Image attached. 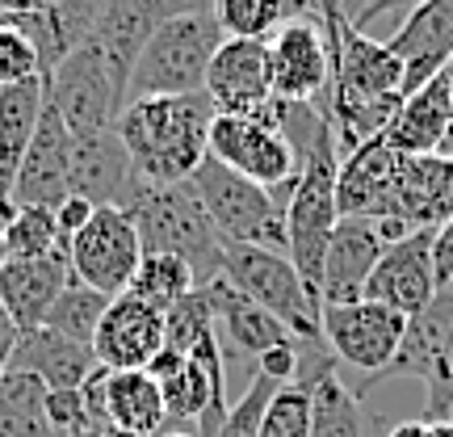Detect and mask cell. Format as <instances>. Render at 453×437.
I'll use <instances>...</instances> for the list:
<instances>
[{
	"label": "cell",
	"instance_id": "cell-25",
	"mask_svg": "<svg viewBox=\"0 0 453 437\" xmlns=\"http://www.w3.org/2000/svg\"><path fill=\"white\" fill-rule=\"evenodd\" d=\"M399 156H433L453 139V101H449V81L445 72L416 89L411 98L399 101V110L390 118V127L382 130Z\"/></svg>",
	"mask_w": 453,
	"mask_h": 437
},
{
	"label": "cell",
	"instance_id": "cell-14",
	"mask_svg": "<svg viewBox=\"0 0 453 437\" xmlns=\"http://www.w3.org/2000/svg\"><path fill=\"white\" fill-rule=\"evenodd\" d=\"M189 0H105L97 30H93V47L101 51V59L110 64V72L127 84L130 98V72L143 55L147 38L160 30L164 21H173L177 13H189Z\"/></svg>",
	"mask_w": 453,
	"mask_h": 437
},
{
	"label": "cell",
	"instance_id": "cell-24",
	"mask_svg": "<svg viewBox=\"0 0 453 437\" xmlns=\"http://www.w3.org/2000/svg\"><path fill=\"white\" fill-rule=\"evenodd\" d=\"M72 282V261L67 253H50L38 261H4L0 269V303L17 320L21 332L47 324V311Z\"/></svg>",
	"mask_w": 453,
	"mask_h": 437
},
{
	"label": "cell",
	"instance_id": "cell-48",
	"mask_svg": "<svg viewBox=\"0 0 453 437\" xmlns=\"http://www.w3.org/2000/svg\"><path fill=\"white\" fill-rule=\"evenodd\" d=\"M47 0H0V21L4 17H17V13H34V9H42Z\"/></svg>",
	"mask_w": 453,
	"mask_h": 437
},
{
	"label": "cell",
	"instance_id": "cell-42",
	"mask_svg": "<svg viewBox=\"0 0 453 437\" xmlns=\"http://www.w3.org/2000/svg\"><path fill=\"white\" fill-rule=\"evenodd\" d=\"M93 211H97V207H93L88 198H81V194H67L64 202L55 207V219H59V231L67 236V244H72V236H76V231L93 219Z\"/></svg>",
	"mask_w": 453,
	"mask_h": 437
},
{
	"label": "cell",
	"instance_id": "cell-49",
	"mask_svg": "<svg viewBox=\"0 0 453 437\" xmlns=\"http://www.w3.org/2000/svg\"><path fill=\"white\" fill-rule=\"evenodd\" d=\"M433 425V437H453V421H428Z\"/></svg>",
	"mask_w": 453,
	"mask_h": 437
},
{
	"label": "cell",
	"instance_id": "cell-5",
	"mask_svg": "<svg viewBox=\"0 0 453 437\" xmlns=\"http://www.w3.org/2000/svg\"><path fill=\"white\" fill-rule=\"evenodd\" d=\"M189 185L202 198L223 244H257V248L286 253V202L269 185L240 177L235 168L219 164L214 156L197 164Z\"/></svg>",
	"mask_w": 453,
	"mask_h": 437
},
{
	"label": "cell",
	"instance_id": "cell-7",
	"mask_svg": "<svg viewBox=\"0 0 453 437\" xmlns=\"http://www.w3.org/2000/svg\"><path fill=\"white\" fill-rule=\"evenodd\" d=\"M407 316L378 299H357V303H327L324 308V340L340 366H353L365 374L357 387V400L390 371V362L403 345Z\"/></svg>",
	"mask_w": 453,
	"mask_h": 437
},
{
	"label": "cell",
	"instance_id": "cell-18",
	"mask_svg": "<svg viewBox=\"0 0 453 437\" xmlns=\"http://www.w3.org/2000/svg\"><path fill=\"white\" fill-rule=\"evenodd\" d=\"M273 93L281 101H319L332 84V55L319 21H286L269 38Z\"/></svg>",
	"mask_w": 453,
	"mask_h": 437
},
{
	"label": "cell",
	"instance_id": "cell-4",
	"mask_svg": "<svg viewBox=\"0 0 453 437\" xmlns=\"http://www.w3.org/2000/svg\"><path fill=\"white\" fill-rule=\"evenodd\" d=\"M223 26L211 9H189L164 21L147 38L139 64L130 72V101L143 98H180V93H206L214 51L223 47Z\"/></svg>",
	"mask_w": 453,
	"mask_h": 437
},
{
	"label": "cell",
	"instance_id": "cell-52",
	"mask_svg": "<svg viewBox=\"0 0 453 437\" xmlns=\"http://www.w3.org/2000/svg\"><path fill=\"white\" fill-rule=\"evenodd\" d=\"M445 81H449V101H453V59L445 64Z\"/></svg>",
	"mask_w": 453,
	"mask_h": 437
},
{
	"label": "cell",
	"instance_id": "cell-16",
	"mask_svg": "<svg viewBox=\"0 0 453 437\" xmlns=\"http://www.w3.org/2000/svg\"><path fill=\"white\" fill-rule=\"evenodd\" d=\"M72 130H67L64 113L50 105L42 110V122L34 130L26 156L13 173V198L17 207H59L72 190H67V177H72Z\"/></svg>",
	"mask_w": 453,
	"mask_h": 437
},
{
	"label": "cell",
	"instance_id": "cell-22",
	"mask_svg": "<svg viewBox=\"0 0 453 437\" xmlns=\"http://www.w3.org/2000/svg\"><path fill=\"white\" fill-rule=\"evenodd\" d=\"M395 168H399V152L382 135L357 144L340 160V177H336L340 215L390 219V211H395Z\"/></svg>",
	"mask_w": 453,
	"mask_h": 437
},
{
	"label": "cell",
	"instance_id": "cell-51",
	"mask_svg": "<svg viewBox=\"0 0 453 437\" xmlns=\"http://www.w3.org/2000/svg\"><path fill=\"white\" fill-rule=\"evenodd\" d=\"M4 261H9V248H4V231H0V269H4Z\"/></svg>",
	"mask_w": 453,
	"mask_h": 437
},
{
	"label": "cell",
	"instance_id": "cell-41",
	"mask_svg": "<svg viewBox=\"0 0 453 437\" xmlns=\"http://www.w3.org/2000/svg\"><path fill=\"white\" fill-rule=\"evenodd\" d=\"M433 274H437V291L453 282V219L433 227Z\"/></svg>",
	"mask_w": 453,
	"mask_h": 437
},
{
	"label": "cell",
	"instance_id": "cell-45",
	"mask_svg": "<svg viewBox=\"0 0 453 437\" xmlns=\"http://www.w3.org/2000/svg\"><path fill=\"white\" fill-rule=\"evenodd\" d=\"M17 215V198H13V173L0 168V231L9 227V219Z\"/></svg>",
	"mask_w": 453,
	"mask_h": 437
},
{
	"label": "cell",
	"instance_id": "cell-28",
	"mask_svg": "<svg viewBox=\"0 0 453 437\" xmlns=\"http://www.w3.org/2000/svg\"><path fill=\"white\" fill-rule=\"evenodd\" d=\"M105 417L134 437H160L168 429L160 383L147 371H110L105 378Z\"/></svg>",
	"mask_w": 453,
	"mask_h": 437
},
{
	"label": "cell",
	"instance_id": "cell-12",
	"mask_svg": "<svg viewBox=\"0 0 453 437\" xmlns=\"http://www.w3.org/2000/svg\"><path fill=\"white\" fill-rule=\"evenodd\" d=\"M143 185L147 181L139 177V168L130 160L118 127L72 139V177H67L72 194L88 198L93 207H122V211H130V202L143 194Z\"/></svg>",
	"mask_w": 453,
	"mask_h": 437
},
{
	"label": "cell",
	"instance_id": "cell-44",
	"mask_svg": "<svg viewBox=\"0 0 453 437\" xmlns=\"http://www.w3.org/2000/svg\"><path fill=\"white\" fill-rule=\"evenodd\" d=\"M416 4H424V0H365V9L357 13V21H353V26H357V30H365V26H370L373 17L395 13V9H403V13H411Z\"/></svg>",
	"mask_w": 453,
	"mask_h": 437
},
{
	"label": "cell",
	"instance_id": "cell-54",
	"mask_svg": "<svg viewBox=\"0 0 453 437\" xmlns=\"http://www.w3.org/2000/svg\"><path fill=\"white\" fill-rule=\"evenodd\" d=\"M47 4H55V0H47Z\"/></svg>",
	"mask_w": 453,
	"mask_h": 437
},
{
	"label": "cell",
	"instance_id": "cell-8",
	"mask_svg": "<svg viewBox=\"0 0 453 437\" xmlns=\"http://www.w3.org/2000/svg\"><path fill=\"white\" fill-rule=\"evenodd\" d=\"M211 156L240 177L269 185L281 202L290 198L298 181V152L277 127V113L265 118H243V113H214L211 127Z\"/></svg>",
	"mask_w": 453,
	"mask_h": 437
},
{
	"label": "cell",
	"instance_id": "cell-39",
	"mask_svg": "<svg viewBox=\"0 0 453 437\" xmlns=\"http://www.w3.org/2000/svg\"><path fill=\"white\" fill-rule=\"evenodd\" d=\"M34 76H42L34 43L13 26H0V89L17 81H34Z\"/></svg>",
	"mask_w": 453,
	"mask_h": 437
},
{
	"label": "cell",
	"instance_id": "cell-50",
	"mask_svg": "<svg viewBox=\"0 0 453 437\" xmlns=\"http://www.w3.org/2000/svg\"><path fill=\"white\" fill-rule=\"evenodd\" d=\"M160 437H197V433H189V429H164Z\"/></svg>",
	"mask_w": 453,
	"mask_h": 437
},
{
	"label": "cell",
	"instance_id": "cell-17",
	"mask_svg": "<svg viewBox=\"0 0 453 437\" xmlns=\"http://www.w3.org/2000/svg\"><path fill=\"white\" fill-rule=\"evenodd\" d=\"M387 253V236L378 219L365 215H340L336 231L327 240L324 253V282H319V303H357L365 299V282H370L373 265Z\"/></svg>",
	"mask_w": 453,
	"mask_h": 437
},
{
	"label": "cell",
	"instance_id": "cell-36",
	"mask_svg": "<svg viewBox=\"0 0 453 437\" xmlns=\"http://www.w3.org/2000/svg\"><path fill=\"white\" fill-rule=\"evenodd\" d=\"M168 320V349H177V354H189L202 337H211L214 328V308H211V294H206V286H197L194 294H185L177 308L164 316Z\"/></svg>",
	"mask_w": 453,
	"mask_h": 437
},
{
	"label": "cell",
	"instance_id": "cell-2",
	"mask_svg": "<svg viewBox=\"0 0 453 437\" xmlns=\"http://www.w3.org/2000/svg\"><path fill=\"white\" fill-rule=\"evenodd\" d=\"M336 177H340V139L332 118H324L298 144V181L286 198V257L303 274L307 291L319 299L324 282V253L327 240L340 223L336 202Z\"/></svg>",
	"mask_w": 453,
	"mask_h": 437
},
{
	"label": "cell",
	"instance_id": "cell-53",
	"mask_svg": "<svg viewBox=\"0 0 453 437\" xmlns=\"http://www.w3.org/2000/svg\"><path fill=\"white\" fill-rule=\"evenodd\" d=\"M189 4H194V9H211V0H189Z\"/></svg>",
	"mask_w": 453,
	"mask_h": 437
},
{
	"label": "cell",
	"instance_id": "cell-3",
	"mask_svg": "<svg viewBox=\"0 0 453 437\" xmlns=\"http://www.w3.org/2000/svg\"><path fill=\"white\" fill-rule=\"evenodd\" d=\"M130 219L139 227L143 253H168L180 257L197 274V286L223 277V253L226 244L211 215L194 194L189 181L177 185H143V194L130 202Z\"/></svg>",
	"mask_w": 453,
	"mask_h": 437
},
{
	"label": "cell",
	"instance_id": "cell-47",
	"mask_svg": "<svg viewBox=\"0 0 453 437\" xmlns=\"http://www.w3.org/2000/svg\"><path fill=\"white\" fill-rule=\"evenodd\" d=\"M387 437H433V425L424 421V417H420V421H399Z\"/></svg>",
	"mask_w": 453,
	"mask_h": 437
},
{
	"label": "cell",
	"instance_id": "cell-26",
	"mask_svg": "<svg viewBox=\"0 0 453 437\" xmlns=\"http://www.w3.org/2000/svg\"><path fill=\"white\" fill-rule=\"evenodd\" d=\"M101 362L93 354V345L64 337L55 328H30L17 340V354L9 362V371L34 374L38 383H47V391H76L88 383V374L97 371Z\"/></svg>",
	"mask_w": 453,
	"mask_h": 437
},
{
	"label": "cell",
	"instance_id": "cell-37",
	"mask_svg": "<svg viewBox=\"0 0 453 437\" xmlns=\"http://www.w3.org/2000/svg\"><path fill=\"white\" fill-rule=\"evenodd\" d=\"M260 437H311V387L286 383L265 408Z\"/></svg>",
	"mask_w": 453,
	"mask_h": 437
},
{
	"label": "cell",
	"instance_id": "cell-21",
	"mask_svg": "<svg viewBox=\"0 0 453 437\" xmlns=\"http://www.w3.org/2000/svg\"><path fill=\"white\" fill-rule=\"evenodd\" d=\"M390 219L416 227H441L453 219V156H399L395 168V211Z\"/></svg>",
	"mask_w": 453,
	"mask_h": 437
},
{
	"label": "cell",
	"instance_id": "cell-19",
	"mask_svg": "<svg viewBox=\"0 0 453 437\" xmlns=\"http://www.w3.org/2000/svg\"><path fill=\"white\" fill-rule=\"evenodd\" d=\"M390 51L403 59V98L441 76L453 59V0H424L390 34Z\"/></svg>",
	"mask_w": 453,
	"mask_h": 437
},
{
	"label": "cell",
	"instance_id": "cell-33",
	"mask_svg": "<svg viewBox=\"0 0 453 437\" xmlns=\"http://www.w3.org/2000/svg\"><path fill=\"white\" fill-rule=\"evenodd\" d=\"M9 261H38L50 253H67V236L59 231L55 207H17V215L4 227Z\"/></svg>",
	"mask_w": 453,
	"mask_h": 437
},
{
	"label": "cell",
	"instance_id": "cell-43",
	"mask_svg": "<svg viewBox=\"0 0 453 437\" xmlns=\"http://www.w3.org/2000/svg\"><path fill=\"white\" fill-rule=\"evenodd\" d=\"M17 340H21V328H17V320L4 311V303H0V374L9 371V362H13V354H17Z\"/></svg>",
	"mask_w": 453,
	"mask_h": 437
},
{
	"label": "cell",
	"instance_id": "cell-15",
	"mask_svg": "<svg viewBox=\"0 0 453 437\" xmlns=\"http://www.w3.org/2000/svg\"><path fill=\"white\" fill-rule=\"evenodd\" d=\"M437 294V274H433V227H416L411 236L387 244L382 261L373 265L365 282V299L390 303L403 316H416L433 303Z\"/></svg>",
	"mask_w": 453,
	"mask_h": 437
},
{
	"label": "cell",
	"instance_id": "cell-27",
	"mask_svg": "<svg viewBox=\"0 0 453 437\" xmlns=\"http://www.w3.org/2000/svg\"><path fill=\"white\" fill-rule=\"evenodd\" d=\"M449 328H453V282L441 286L424 311L407 316L403 345H399V354H395V362H390V371L382 378H420L424 383L433 374V366H437L445 340H449Z\"/></svg>",
	"mask_w": 453,
	"mask_h": 437
},
{
	"label": "cell",
	"instance_id": "cell-11",
	"mask_svg": "<svg viewBox=\"0 0 453 437\" xmlns=\"http://www.w3.org/2000/svg\"><path fill=\"white\" fill-rule=\"evenodd\" d=\"M206 98L219 113H243V118H265L273 113V64H269V43L260 38H223L214 51L211 72H206Z\"/></svg>",
	"mask_w": 453,
	"mask_h": 437
},
{
	"label": "cell",
	"instance_id": "cell-29",
	"mask_svg": "<svg viewBox=\"0 0 453 437\" xmlns=\"http://www.w3.org/2000/svg\"><path fill=\"white\" fill-rule=\"evenodd\" d=\"M42 110H47V76L0 89V168L4 173H17L34 130L42 122Z\"/></svg>",
	"mask_w": 453,
	"mask_h": 437
},
{
	"label": "cell",
	"instance_id": "cell-23",
	"mask_svg": "<svg viewBox=\"0 0 453 437\" xmlns=\"http://www.w3.org/2000/svg\"><path fill=\"white\" fill-rule=\"evenodd\" d=\"M206 294H211L214 324H219V340H223V357H260L281 340H298L273 311H265L248 294H240L226 277L206 282Z\"/></svg>",
	"mask_w": 453,
	"mask_h": 437
},
{
	"label": "cell",
	"instance_id": "cell-20",
	"mask_svg": "<svg viewBox=\"0 0 453 437\" xmlns=\"http://www.w3.org/2000/svg\"><path fill=\"white\" fill-rule=\"evenodd\" d=\"M101 13H105V0H55V4H42L34 13L4 17L0 26H13V30L26 34L38 51L42 76H50L72 51L93 38Z\"/></svg>",
	"mask_w": 453,
	"mask_h": 437
},
{
	"label": "cell",
	"instance_id": "cell-6",
	"mask_svg": "<svg viewBox=\"0 0 453 437\" xmlns=\"http://www.w3.org/2000/svg\"><path fill=\"white\" fill-rule=\"evenodd\" d=\"M223 277L252 303L273 311L298 340H324V303L307 291L303 274L286 253L257 244H226Z\"/></svg>",
	"mask_w": 453,
	"mask_h": 437
},
{
	"label": "cell",
	"instance_id": "cell-35",
	"mask_svg": "<svg viewBox=\"0 0 453 437\" xmlns=\"http://www.w3.org/2000/svg\"><path fill=\"white\" fill-rule=\"evenodd\" d=\"M211 13L223 26L226 38H260V43H269L286 26L281 0H211Z\"/></svg>",
	"mask_w": 453,
	"mask_h": 437
},
{
	"label": "cell",
	"instance_id": "cell-9",
	"mask_svg": "<svg viewBox=\"0 0 453 437\" xmlns=\"http://www.w3.org/2000/svg\"><path fill=\"white\" fill-rule=\"evenodd\" d=\"M47 98L50 105L64 113L72 135H97V130L118 127L122 110L130 105L127 84L110 72L93 43H84L67 55L64 64L47 76Z\"/></svg>",
	"mask_w": 453,
	"mask_h": 437
},
{
	"label": "cell",
	"instance_id": "cell-10",
	"mask_svg": "<svg viewBox=\"0 0 453 437\" xmlns=\"http://www.w3.org/2000/svg\"><path fill=\"white\" fill-rule=\"evenodd\" d=\"M67 261H72V277L93 286L101 294H127L130 277L143 261V240L139 227L122 207H97L93 219L72 236L67 244Z\"/></svg>",
	"mask_w": 453,
	"mask_h": 437
},
{
	"label": "cell",
	"instance_id": "cell-30",
	"mask_svg": "<svg viewBox=\"0 0 453 437\" xmlns=\"http://www.w3.org/2000/svg\"><path fill=\"white\" fill-rule=\"evenodd\" d=\"M47 395V383H38L34 374H0V437H64L50 425Z\"/></svg>",
	"mask_w": 453,
	"mask_h": 437
},
{
	"label": "cell",
	"instance_id": "cell-32",
	"mask_svg": "<svg viewBox=\"0 0 453 437\" xmlns=\"http://www.w3.org/2000/svg\"><path fill=\"white\" fill-rule=\"evenodd\" d=\"M311 437H365L361 400L340 383L336 371L311 383Z\"/></svg>",
	"mask_w": 453,
	"mask_h": 437
},
{
	"label": "cell",
	"instance_id": "cell-34",
	"mask_svg": "<svg viewBox=\"0 0 453 437\" xmlns=\"http://www.w3.org/2000/svg\"><path fill=\"white\" fill-rule=\"evenodd\" d=\"M105 308H110V294H101V291H93V286H84V282L72 277L64 286V294L55 299V308L47 311V324L42 328H55V332L81 340V345H93Z\"/></svg>",
	"mask_w": 453,
	"mask_h": 437
},
{
	"label": "cell",
	"instance_id": "cell-13",
	"mask_svg": "<svg viewBox=\"0 0 453 437\" xmlns=\"http://www.w3.org/2000/svg\"><path fill=\"white\" fill-rule=\"evenodd\" d=\"M168 340V320L160 308H151L134 294H113L93 337V354L105 371H147L151 357Z\"/></svg>",
	"mask_w": 453,
	"mask_h": 437
},
{
	"label": "cell",
	"instance_id": "cell-31",
	"mask_svg": "<svg viewBox=\"0 0 453 437\" xmlns=\"http://www.w3.org/2000/svg\"><path fill=\"white\" fill-rule=\"evenodd\" d=\"M194 291H197V274L180 257H168V253H143L139 269L130 277V294L151 303V308H160L164 316Z\"/></svg>",
	"mask_w": 453,
	"mask_h": 437
},
{
	"label": "cell",
	"instance_id": "cell-40",
	"mask_svg": "<svg viewBox=\"0 0 453 437\" xmlns=\"http://www.w3.org/2000/svg\"><path fill=\"white\" fill-rule=\"evenodd\" d=\"M424 421H453V328L433 374L424 378Z\"/></svg>",
	"mask_w": 453,
	"mask_h": 437
},
{
	"label": "cell",
	"instance_id": "cell-46",
	"mask_svg": "<svg viewBox=\"0 0 453 437\" xmlns=\"http://www.w3.org/2000/svg\"><path fill=\"white\" fill-rule=\"evenodd\" d=\"M286 21H319V0H281Z\"/></svg>",
	"mask_w": 453,
	"mask_h": 437
},
{
	"label": "cell",
	"instance_id": "cell-38",
	"mask_svg": "<svg viewBox=\"0 0 453 437\" xmlns=\"http://www.w3.org/2000/svg\"><path fill=\"white\" fill-rule=\"evenodd\" d=\"M277 387H281V383H273L269 374L252 371V383L243 387V395L235 400V404L226 408V417H223V425H219V433L214 437H260L265 408H269V400L277 395Z\"/></svg>",
	"mask_w": 453,
	"mask_h": 437
},
{
	"label": "cell",
	"instance_id": "cell-1",
	"mask_svg": "<svg viewBox=\"0 0 453 437\" xmlns=\"http://www.w3.org/2000/svg\"><path fill=\"white\" fill-rule=\"evenodd\" d=\"M214 101L206 93L130 101L118 118V135L147 185H177L211 156Z\"/></svg>",
	"mask_w": 453,
	"mask_h": 437
}]
</instances>
